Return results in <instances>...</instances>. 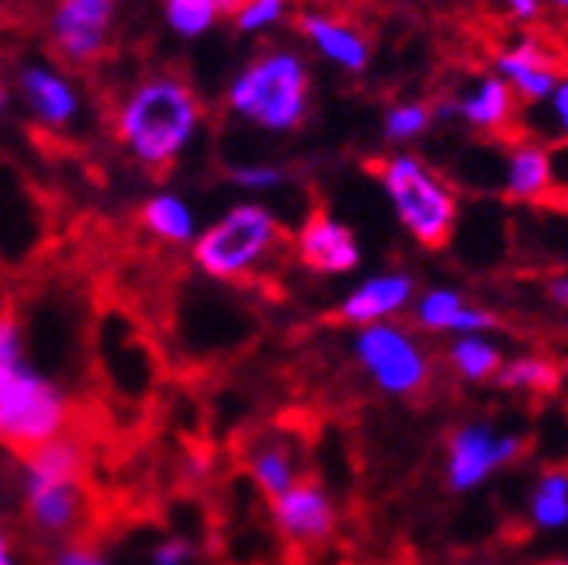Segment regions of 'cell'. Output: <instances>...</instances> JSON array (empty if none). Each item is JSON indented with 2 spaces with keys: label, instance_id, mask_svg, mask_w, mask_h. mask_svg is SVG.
Here are the masks:
<instances>
[{
  "label": "cell",
  "instance_id": "603a6c76",
  "mask_svg": "<svg viewBox=\"0 0 568 565\" xmlns=\"http://www.w3.org/2000/svg\"><path fill=\"white\" fill-rule=\"evenodd\" d=\"M447 364L462 382L481 385V382H493L496 372L503 369V351L489 336H450Z\"/></svg>",
  "mask_w": 568,
  "mask_h": 565
},
{
  "label": "cell",
  "instance_id": "ba28073f",
  "mask_svg": "<svg viewBox=\"0 0 568 565\" xmlns=\"http://www.w3.org/2000/svg\"><path fill=\"white\" fill-rule=\"evenodd\" d=\"M524 451L520 434H503L489 420H471L454 427L447 437V462L444 478L450 493H475L489 483V478L514 465Z\"/></svg>",
  "mask_w": 568,
  "mask_h": 565
},
{
  "label": "cell",
  "instance_id": "4dcf8cb0",
  "mask_svg": "<svg viewBox=\"0 0 568 565\" xmlns=\"http://www.w3.org/2000/svg\"><path fill=\"white\" fill-rule=\"evenodd\" d=\"M194 558V548L187 538H178V534H170V538L156 542L153 552H150V565H191Z\"/></svg>",
  "mask_w": 568,
  "mask_h": 565
},
{
  "label": "cell",
  "instance_id": "d6a6232c",
  "mask_svg": "<svg viewBox=\"0 0 568 565\" xmlns=\"http://www.w3.org/2000/svg\"><path fill=\"white\" fill-rule=\"evenodd\" d=\"M503 4L517 21H537V18H541L545 0H503Z\"/></svg>",
  "mask_w": 568,
  "mask_h": 565
},
{
  "label": "cell",
  "instance_id": "5bb4252c",
  "mask_svg": "<svg viewBox=\"0 0 568 565\" xmlns=\"http://www.w3.org/2000/svg\"><path fill=\"white\" fill-rule=\"evenodd\" d=\"M416 299V278L406 271H382L357 281V285L339 299L336 316L351 326H375L392 323L399 313L413 305Z\"/></svg>",
  "mask_w": 568,
  "mask_h": 565
},
{
  "label": "cell",
  "instance_id": "d6986e66",
  "mask_svg": "<svg viewBox=\"0 0 568 565\" xmlns=\"http://www.w3.org/2000/svg\"><path fill=\"white\" fill-rule=\"evenodd\" d=\"M139 222L153 240L166 246H191L197 236V215L191 202L178 191H156L139 209Z\"/></svg>",
  "mask_w": 568,
  "mask_h": 565
},
{
  "label": "cell",
  "instance_id": "277c9868",
  "mask_svg": "<svg viewBox=\"0 0 568 565\" xmlns=\"http://www.w3.org/2000/svg\"><path fill=\"white\" fill-rule=\"evenodd\" d=\"M187 250L205 278L222 285H243L277 258V250H284V225L261 202H236L205 230H197Z\"/></svg>",
  "mask_w": 568,
  "mask_h": 565
},
{
  "label": "cell",
  "instance_id": "44dd1931",
  "mask_svg": "<svg viewBox=\"0 0 568 565\" xmlns=\"http://www.w3.org/2000/svg\"><path fill=\"white\" fill-rule=\"evenodd\" d=\"M240 0H160L163 24L184 42L205 39L222 18H233Z\"/></svg>",
  "mask_w": 568,
  "mask_h": 565
},
{
  "label": "cell",
  "instance_id": "d4e9b609",
  "mask_svg": "<svg viewBox=\"0 0 568 565\" xmlns=\"http://www.w3.org/2000/svg\"><path fill=\"white\" fill-rule=\"evenodd\" d=\"M434 108L426 101H399L385 111L382 119V135L388 139L392 147H409L416 139H423L434 125Z\"/></svg>",
  "mask_w": 568,
  "mask_h": 565
},
{
  "label": "cell",
  "instance_id": "cb8c5ba5",
  "mask_svg": "<svg viewBox=\"0 0 568 565\" xmlns=\"http://www.w3.org/2000/svg\"><path fill=\"white\" fill-rule=\"evenodd\" d=\"M496 385L509 389V392H555L561 385V369L551 357L541 354H520L514 361H503V369L493 379Z\"/></svg>",
  "mask_w": 568,
  "mask_h": 565
},
{
  "label": "cell",
  "instance_id": "6da1fadb",
  "mask_svg": "<svg viewBox=\"0 0 568 565\" xmlns=\"http://www.w3.org/2000/svg\"><path fill=\"white\" fill-rule=\"evenodd\" d=\"M202 122L205 104L184 77L146 73L119 98L111 132L142 171L163 174L191 150Z\"/></svg>",
  "mask_w": 568,
  "mask_h": 565
},
{
  "label": "cell",
  "instance_id": "ac0fdd59",
  "mask_svg": "<svg viewBox=\"0 0 568 565\" xmlns=\"http://www.w3.org/2000/svg\"><path fill=\"white\" fill-rule=\"evenodd\" d=\"M555 191V153L545 143L524 139L506 153L503 163V194L509 202L537 205Z\"/></svg>",
  "mask_w": 568,
  "mask_h": 565
},
{
  "label": "cell",
  "instance_id": "9a60e30c",
  "mask_svg": "<svg viewBox=\"0 0 568 565\" xmlns=\"http://www.w3.org/2000/svg\"><path fill=\"white\" fill-rule=\"evenodd\" d=\"M413 323L426 333H444V336H489L499 320L489 309L471 305L458 289H426L413 299Z\"/></svg>",
  "mask_w": 568,
  "mask_h": 565
},
{
  "label": "cell",
  "instance_id": "8992f818",
  "mask_svg": "<svg viewBox=\"0 0 568 565\" xmlns=\"http://www.w3.org/2000/svg\"><path fill=\"white\" fill-rule=\"evenodd\" d=\"M73 403L60 382L24 364L0 385V444L28 455L55 437L70 434Z\"/></svg>",
  "mask_w": 568,
  "mask_h": 565
},
{
  "label": "cell",
  "instance_id": "2e32d148",
  "mask_svg": "<svg viewBox=\"0 0 568 565\" xmlns=\"http://www.w3.org/2000/svg\"><path fill=\"white\" fill-rule=\"evenodd\" d=\"M493 73L527 104H545L548 94L555 91L558 77H561L558 63L548 56V49L530 36L499 49L496 60H493Z\"/></svg>",
  "mask_w": 568,
  "mask_h": 565
},
{
  "label": "cell",
  "instance_id": "30bf717a",
  "mask_svg": "<svg viewBox=\"0 0 568 565\" xmlns=\"http://www.w3.org/2000/svg\"><path fill=\"white\" fill-rule=\"evenodd\" d=\"M14 91L21 108L45 132H70L83 115V91L77 77L45 60H24L14 73Z\"/></svg>",
  "mask_w": 568,
  "mask_h": 565
},
{
  "label": "cell",
  "instance_id": "1f68e13d",
  "mask_svg": "<svg viewBox=\"0 0 568 565\" xmlns=\"http://www.w3.org/2000/svg\"><path fill=\"white\" fill-rule=\"evenodd\" d=\"M545 295H548V302L558 309V313H568V271L545 281Z\"/></svg>",
  "mask_w": 568,
  "mask_h": 565
},
{
  "label": "cell",
  "instance_id": "8fae6325",
  "mask_svg": "<svg viewBox=\"0 0 568 565\" xmlns=\"http://www.w3.org/2000/svg\"><path fill=\"white\" fill-rule=\"evenodd\" d=\"M295 258L305 271L323 278H344L361 268V240L347 222H339L329 212H312L298 225L292 240Z\"/></svg>",
  "mask_w": 568,
  "mask_h": 565
},
{
  "label": "cell",
  "instance_id": "3957f363",
  "mask_svg": "<svg viewBox=\"0 0 568 565\" xmlns=\"http://www.w3.org/2000/svg\"><path fill=\"white\" fill-rule=\"evenodd\" d=\"M225 108L233 119L261 132L284 135L302 129L312 108V77L305 56L288 46H274L253 56L225 88Z\"/></svg>",
  "mask_w": 568,
  "mask_h": 565
},
{
  "label": "cell",
  "instance_id": "52a82bcc",
  "mask_svg": "<svg viewBox=\"0 0 568 565\" xmlns=\"http://www.w3.org/2000/svg\"><path fill=\"white\" fill-rule=\"evenodd\" d=\"M351 354L372 385L392 400H413L434 375L430 354L419 344V336L395 320L361 326L351 341Z\"/></svg>",
  "mask_w": 568,
  "mask_h": 565
},
{
  "label": "cell",
  "instance_id": "9c48e42d",
  "mask_svg": "<svg viewBox=\"0 0 568 565\" xmlns=\"http://www.w3.org/2000/svg\"><path fill=\"white\" fill-rule=\"evenodd\" d=\"M119 0H55L49 14V46L67 67H91L115 39Z\"/></svg>",
  "mask_w": 568,
  "mask_h": 565
},
{
  "label": "cell",
  "instance_id": "ffe728a7",
  "mask_svg": "<svg viewBox=\"0 0 568 565\" xmlns=\"http://www.w3.org/2000/svg\"><path fill=\"white\" fill-rule=\"evenodd\" d=\"M246 468L253 486H257L267 500L281 496L284 490H292L302 472H298V458L295 447L281 437H264L246 451Z\"/></svg>",
  "mask_w": 568,
  "mask_h": 565
},
{
  "label": "cell",
  "instance_id": "836d02e7",
  "mask_svg": "<svg viewBox=\"0 0 568 565\" xmlns=\"http://www.w3.org/2000/svg\"><path fill=\"white\" fill-rule=\"evenodd\" d=\"M0 565H21L18 562V548H14V538L11 531L0 524Z\"/></svg>",
  "mask_w": 568,
  "mask_h": 565
},
{
  "label": "cell",
  "instance_id": "e575fe53",
  "mask_svg": "<svg viewBox=\"0 0 568 565\" xmlns=\"http://www.w3.org/2000/svg\"><path fill=\"white\" fill-rule=\"evenodd\" d=\"M4 108H8V83L0 77V115H4Z\"/></svg>",
  "mask_w": 568,
  "mask_h": 565
},
{
  "label": "cell",
  "instance_id": "7402d4cb",
  "mask_svg": "<svg viewBox=\"0 0 568 565\" xmlns=\"http://www.w3.org/2000/svg\"><path fill=\"white\" fill-rule=\"evenodd\" d=\"M527 517L534 531H568V468H545L527 496Z\"/></svg>",
  "mask_w": 568,
  "mask_h": 565
},
{
  "label": "cell",
  "instance_id": "4fadbf2b",
  "mask_svg": "<svg viewBox=\"0 0 568 565\" xmlns=\"http://www.w3.org/2000/svg\"><path fill=\"white\" fill-rule=\"evenodd\" d=\"M295 28H298V36L316 49L320 60H326L336 70L364 73L367 63H372V42H367L361 28L351 24L347 18L323 11V8H305L295 14Z\"/></svg>",
  "mask_w": 568,
  "mask_h": 565
},
{
  "label": "cell",
  "instance_id": "5b68a950",
  "mask_svg": "<svg viewBox=\"0 0 568 565\" xmlns=\"http://www.w3.org/2000/svg\"><path fill=\"white\" fill-rule=\"evenodd\" d=\"M388 205L413 243L440 250L458 230V194L423 157L399 150L375 167Z\"/></svg>",
  "mask_w": 568,
  "mask_h": 565
},
{
  "label": "cell",
  "instance_id": "4316f807",
  "mask_svg": "<svg viewBox=\"0 0 568 565\" xmlns=\"http://www.w3.org/2000/svg\"><path fill=\"white\" fill-rule=\"evenodd\" d=\"M230 184H236L240 191H253V194H267L288 184V171L277 163H236L230 167Z\"/></svg>",
  "mask_w": 568,
  "mask_h": 565
},
{
  "label": "cell",
  "instance_id": "f1b7e54d",
  "mask_svg": "<svg viewBox=\"0 0 568 565\" xmlns=\"http://www.w3.org/2000/svg\"><path fill=\"white\" fill-rule=\"evenodd\" d=\"M545 119H548V135L568 143V77H558L555 91L545 101Z\"/></svg>",
  "mask_w": 568,
  "mask_h": 565
},
{
  "label": "cell",
  "instance_id": "8d00e7d4",
  "mask_svg": "<svg viewBox=\"0 0 568 565\" xmlns=\"http://www.w3.org/2000/svg\"><path fill=\"white\" fill-rule=\"evenodd\" d=\"M537 565H568V558H548V562H537Z\"/></svg>",
  "mask_w": 568,
  "mask_h": 565
},
{
  "label": "cell",
  "instance_id": "83f0119b",
  "mask_svg": "<svg viewBox=\"0 0 568 565\" xmlns=\"http://www.w3.org/2000/svg\"><path fill=\"white\" fill-rule=\"evenodd\" d=\"M24 369V333L11 313H0V385Z\"/></svg>",
  "mask_w": 568,
  "mask_h": 565
},
{
  "label": "cell",
  "instance_id": "d590c367",
  "mask_svg": "<svg viewBox=\"0 0 568 565\" xmlns=\"http://www.w3.org/2000/svg\"><path fill=\"white\" fill-rule=\"evenodd\" d=\"M551 8H558V11H568V0H548Z\"/></svg>",
  "mask_w": 568,
  "mask_h": 565
},
{
  "label": "cell",
  "instance_id": "7a4b0ae2",
  "mask_svg": "<svg viewBox=\"0 0 568 565\" xmlns=\"http://www.w3.org/2000/svg\"><path fill=\"white\" fill-rule=\"evenodd\" d=\"M88 444L73 434L21 455V511L39 538L67 542L88 521Z\"/></svg>",
  "mask_w": 568,
  "mask_h": 565
},
{
  "label": "cell",
  "instance_id": "f546056e",
  "mask_svg": "<svg viewBox=\"0 0 568 565\" xmlns=\"http://www.w3.org/2000/svg\"><path fill=\"white\" fill-rule=\"evenodd\" d=\"M49 565H115L98 545L88 542H63L60 548L52 552Z\"/></svg>",
  "mask_w": 568,
  "mask_h": 565
},
{
  "label": "cell",
  "instance_id": "7c38bea8",
  "mask_svg": "<svg viewBox=\"0 0 568 565\" xmlns=\"http://www.w3.org/2000/svg\"><path fill=\"white\" fill-rule=\"evenodd\" d=\"M267 503H271V524L288 542L323 545L336 531V503L320 483H312V478H298L292 490H284L281 496Z\"/></svg>",
  "mask_w": 568,
  "mask_h": 565
},
{
  "label": "cell",
  "instance_id": "e0dca14e",
  "mask_svg": "<svg viewBox=\"0 0 568 565\" xmlns=\"http://www.w3.org/2000/svg\"><path fill=\"white\" fill-rule=\"evenodd\" d=\"M434 119H458L475 132H503L517 119V94L496 73H486L458 98L437 104Z\"/></svg>",
  "mask_w": 568,
  "mask_h": 565
},
{
  "label": "cell",
  "instance_id": "484cf974",
  "mask_svg": "<svg viewBox=\"0 0 568 565\" xmlns=\"http://www.w3.org/2000/svg\"><path fill=\"white\" fill-rule=\"evenodd\" d=\"M292 14V0H240L233 11V24L240 36H264L271 28L284 24Z\"/></svg>",
  "mask_w": 568,
  "mask_h": 565
}]
</instances>
